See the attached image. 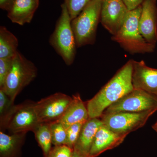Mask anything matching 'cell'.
<instances>
[{
    "label": "cell",
    "instance_id": "4fadbf2b",
    "mask_svg": "<svg viewBox=\"0 0 157 157\" xmlns=\"http://www.w3.org/2000/svg\"><path fill=\"white\" fill-rule=\"evenodd\" d=\"M127 135L112 132L104 124L96 133L88 157H96L103 152L115 148L123 142Z\"/></svg>",
    "mask_w": 157,
    "mask_h": 157
},
{
    "label": "cell",
    "instance_id": "2e32d148",
    "mask_svg": "<svg viewBox=\"0 0 157 157\" xmlns=\"http://www.w3.org/2000/svg\"><path fill=\"white\" fill-rule=\"evenodd\" d=\"M89 119L86 104L79 94L72 97V100L59 121L66 129L73 124L84 123Z\"/></svg>",
    "mask_w": 157,
    "mask_h": 157
},
{
    "label": "cell",
    "instance_id": "3957f363",
    "mask_svg": "<svg viewBox=\"0 0 157 157\" xmlns=\"http://www.w3.org/2000/svg\"><path fill=\"white\" fill-rule=\"evenodd\" d=\"M60 16L56 23L49 43L67 66L73 63L76 57V46L71 17L64 3L61 6Z\"/></svg>",
    "mask_w": 157,
    "mask_h": 157
},
{
    "label": "cell",
    "instance_id": "5bb4252c",
    "mask_svg": "<svg viewBox=\"0 0 157 157\" xmlns=\"http://www.w3.org/2000/svg\"><path fill=\"white\" fill-rule=\"evenodd\" d=\"M102 125L103 122L99 118H89L83 124L73 151L88 157L96 133Z\"/></svg>",
    "mask_w": 157,
    "mask_h": 157
},
{
    "label": "cell",
    "instance_id": "ac0fdd59",
    "mask_svg": "<svg viewBox=\"0 0 157 157\" xmlns=\"http://www.w3.org/2000/svg\"><path fill=\"white\" fill-rule=\"evenodd\" d=\"M18 39L3 26L0 27V58L14 56L18 51Z\"/></svg>",
    "mask_w": 157,
    "mask_h": 157
},
{
    "label": "cell",
    "instance_id": "ffe728a7",
    "mask_svg": "<svg viewBox=\"0 0 157 157\" xmlns=\"http://www.w3.org/2000/svg\"><path fill=\"white\" fill-rule=\"evenodd\" d=\"M33 132L39 146L42 149L44 157L46 156L52 148L50 123L40 122Z\"/></svg>",
    "mask_w": 157,
    "mask_h": 157
},
{
    "label": "cell",
    "instance_id": "d4e9b609",
    "mask_svg": "<svg viewBox=\"0 0 157 157\" xmlns=\"http://www.w3.org/2000/svg\"><path fill=\"white\" fill-rule=\"evenodd\" d=\"M73 151L66 145L54 146L45 157H72Z\"/></svg>",
    "mask_w": 157,
    "mask_h": 157
},
{
    "label": "cell",
    "instance_id": "7c38bea8",
    "mask_svg": "<svg viewBox=\"0 0 157 157\" xmlns=\"http://www.w3.org/2000/svg\"><path fill=\"white\" fill-rule=\"evenodd\" d=\"M132 81L134 89L157 96V69L147 67L143 61L133 60Z\"/></svg>",
    "mask_w": 157,
    "mask_h": 157
},
{
    "label": "cell",
    "instance_id": "f1b7e54d",
    "mask_svg": "<svg viewBox=\"0 0 157 157\" xmlns=\"http://www.w3.org/2000/svg\"><path fill=\"white\" fill-rule=\"evenodd\" d=\"M152 128L156 132H157V121L152 126Z\"/></svg>",
    "mask_w": 157,
    "mask_h": 157
},
{
    "label": "cell",
    "instance_id": "e0dca14e",
    "mask_svg": "<svg viewBox=\"0 0 157 157\" xmlns=\"http://www.w3.org/2000/svg\"><path fill=\"white\" fill-rule=\"evenodd\" d=\"M27 133L7 135L0 131V157H19Z\"/></svg>",
    "mask_w": 157,
    "mask_h": 157
},
{
    "label": "cell",
    "instance_id": "7a4b0ae2",
    "mask_svg": "<svg viewBox=\"0 0 157 157\" xmlns=\"http://www.w3.org/2000/svg\"><path fill=\"white\" fill-rule=\"evenodd\" d=\"M142 6L129 11L119 30L112 36V39L122 48L131 54L150 53L155 45L147 42L140 33L139 20Z\"/></svg>",
    "mask_w": 157,
    "mask_h": 157
},
{
    "label": "cell",
    "instance_id": "603a6c76",
    "mask_svg": "<svg viewBox=\"0 0 157 157\" xmlns=\"http://www.w3.org/2000/svg\"><path fill=\"white\" fill-rule=\"evenodd\" d=\"M84 123L73 124L67 129V138L66 145L72 149L73 150Z\"/></svg>",
    "mask_w": 157,
    "mask_h": 157
},
{
    "label": "cell",
    "instance_id": "6da1fadb",
    "mask_svg": "<svg viewBox=\"0 0 157 157\" xmlns=\"http://www.w3.org/2000/svg\"><path fill=\"white\" fill-rule=\"evenodd\" d=\"M133 60L127 62L94 97L86 102L89 118H100L109 106L134 90Z\"/></svg>",
    "mask_w": 157,
    "mask_h": 157
},
{
    "label": "cell",
    "instance_id": "7402d4cb",
    "mask_svg": "<svg viewBox=\"0 0 157 157\" xmlns=\"http://www.w3.org/2000/svg\"><path fill=\"white\" fill-rule=\"evenodd\" d=\"M93 0H64L71 20L77 17L82 11Z\"/></svg>",
    "mask_w": 157,
    "mask_h": 157
},
{
    "label": "cell",
    "instance_id": "5b68a950",
    "mask_svg": "<svg viewBox=\"0 0 157 157\" xmlns=\"http://www.w3.org/2000/svg\"><path fill=\"white\" fill-rule=\"evenodd\" d=\"M35 64L17 51L14 56L12 67L2 87L0 88L12 101L33 81L37 76Z\"/></svg>",
    "mask_w": 157,
    "mask_h": 157
},
{
    "label": "cell",
    "instance_id": "30bf717a",
    "mask_svg": "<svg viewBox=\"0 0 157 157\" xmlns=\"http://www.w3.org/2000/svg\"><path fill=\"white\" fill-rule=\"evenodd\" d=\"M35 103L27 101L17 105L7 127L10 134L33 132L40 123L35 109Z\"/></svg>",
    "mask_w": 157,
    "mask_h": 157
},
{
    "label": "cell",
    "instance_id": "4316f807",
    "mask_svg": "<svg viewBox=\"0 0 157 157\" xmlns=\"http://www.w3.org/2000/svg\"><path fill=\"white\" fill-rule=\"evenodd\" d=\"M14 1L15 0H0V8L8 12L12 8Z\"/></svg>",
    "mask_w": 157,
    "mask_h": 157
},
{
    "label": "cell",
    "instance_id": "9c48e42d",
    "mask_svg": "<svg viewBox=\"0 0 157 157\" xmlns=\"http://www.w3.org/2000/svg\"><path fill=\"white\" fill-rule=\"evenodd\" d=\"M128 11L122 0H102L100 21L114 36L122 25Z\"/></svg>",
    "mask_w": 157,
    "mask_h": 157
},
{
    "label": "cell",
    "instance_id": "9a60e30c",
    "mask_svg": "<svg viewBox=\"0 0 157 157\" xmlns=\"http://www.w3.org/2000/svg\"><path fill=\"white\" fill-rule=\"evenodd\" d=\"M39 0H15L8 17L11 22L20 25L30 23L38 9Z\"/></svg>",
    "mask_w": 157,
    "mask_h": 157
},
{
    "label": "cell",
    "instance_id": "8fae6325",
    "mask_svg": "<svg viewBox=\"0 0 157 157\" xmlns=\"http://www.w3.org/2000/svg\"><path fill=\"white\" fill-rule=\"evenodd\" d=\"M141 6L139 31L147 42L155 45L157 41V0H146Z\"/></svg>",
    "mask_w": 157,
    "mask_h": 157
},
{
    "label": "cell",
    "instance_id": "8992f818",
    "mask_svg": "<svg viewBox=\"0 0 157 157\" xmlns=\"http://www.w3.org/2000/svg\"><path fill=\"white\" fill-rule=\"evenodd\" d=\"M148 110L140 112H119L103 114L101 117L103 124L112 132L127 135L142 128L150 117L156 112Z\"/></svg>",
    "mask_w": 157,
    "mask_h": 157
},
{
    "label": "cell",
    "instance_id": "277c9868",
    "mask_svg": "<svg viewBox=\"0 0 157 157\" xmlns=\"http://www.w3.org/2000/svg\"><path fill=\"white\" fill-rule=\"evenodd\" d=\"M101 5L102 1L93 0L77 17L71 21L77 47L94 43L101 17Z\"/></svg>",
    "mask_w": 157,
    "mask_h": 157
},
{
    "label": "cell",
    "instance_id": "ba28073f",
    "mask_svg": "<svg viewBox=\"0 0 157 157\" xmlns=\"http://www.w3.org/2000/svg\"><path fill=\"white\" fill-rule=\"evenodd\" d=\"M72 100V97L56 93L35 103V109L40 122L59 120Z\"/></svg>",
    "mask_w": 157,
    "mask_h": 157
},
{
    "label": "cell",
    "instance_id": "52a82bcc",
    "mask_svg": "<svg viewBox=\"0 0 157 157\" xmlns=\"http://www.w3.org/2000/svg\"><path fill=\"white\" fill-rule=\"evenodd\" d=\"M157 111V96L134 89L109 106L103 114L119 112H140Z\"/></svg>",
    "mask_w": 157,
    "mask_h": 157
},
{
    "label": "cell",
    "instance_id": "d6986e66",
    "mask_svg": "<svg viewBox=\"0 0 157 157\" xmlns=\"http://www.w3.org/2000/svg\"><path fill=\"white\" fill-rule=\"evenodd\" d=\"M0 89V129L4 132L7 130L9 122L17 109V105Z\"/></svg>",
    "mask_w": 157,
    "mask_h": 157
},
{
    "label": "cell",
    "instance_id": "484cf974",
    "mask_svg": "<svg viewBox=\"0 0 157 157\" xmlns=\"http://www.w3.org/2000/svg\"><path fill=\"white\" fill-rule=\"evenodd\" d=\"M146 0H122L129 11L134 10L141 6Z\"/></svg>",
    "mask_w": 157,
    "mask_h": 157
},
{
    "label": "cell",
    "instance_id": "f546056e",
    "mask_svg": "<svg viewBox=\"0 0 157 157\" xmlns=\"http://www.w3.org/2000/svg\"><path fill=\"white\" fill-rule=\"evenodd\" d=\"M100 1H102V0H100Z\"/></svg>",
    "mask_w": 157,
    "mask_h": 157
},
{
    "label": "cell",
    "instance_id": "cb8c5ba5",
    "mask_svg": "<svg viewBox=\"0 0 157 157\" xmlns=\"http://www.w3.org/2000/svg\"><path fill=\"white\" fill-rule=\"evenodd\" d=\"M14 57V56L6 58H0V88L2 87L11 70Z\"/></svg>",
    "mask_w": 157,
    "mask_h": 157
},
{
    "label": "cell",
    "instance_id": "44dd1931",
    "mask_svg": "<svg viewBox=\"0 0 157 157\" xmlns=\"http://www.w3.org/2000/svg\"><path fill=\"white\" fill-rule=\"evenodd\" d=\"M52 143L54 146L66 145L67 129L63 124L58 121L50 123Z\"/></svg>",
    "mask_w": 157,
    "mask_h": 157
},
{
    "label": "cell",
    "instance_id": "83f0119b",
    "mask_svg": "<svg viewBox=\"0 0 157 157\" xmlns=\"http://www.w3.org/2000/svg\"><path fill=\"white\" fill-rule=\"evenodd\" d=\"M72 157H86L82 155L79 154L78 153L76 152L73 151V156Z\"/></svg>",
    "mask_w": 157,
    "mask_h": 157
}]
</instances>
